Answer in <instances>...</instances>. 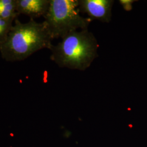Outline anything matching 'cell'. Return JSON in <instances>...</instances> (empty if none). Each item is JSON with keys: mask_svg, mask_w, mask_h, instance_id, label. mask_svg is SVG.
<instances>
[{"mask_svg": "<svg viewBox=\"0 0 147 147\" xmlns=\"http://www.w3.org/2000/svg\"><path fill=\"white\" fill-rule=\"evenodd\" d=\"M135 1L133 0H120L119 2L123 8L126 11H130L132 9V4Z\"/></svg>", "mask_w": 147, "mask_h": 147, "instance_id": "ba28073f", "label": "cell"}, {"mask_svg": "<svg viewBox=\"0 0 147 147\" xmlns=\"http://www.w3.org/2000/svg\"><path fill=\"white\" fill-rule=\"evenodd\" d=\"M50 48L51 59L59 67L84 70L97 57L99 44L88 29L69 33Z\"/></svg>", "mask_w": 147, "mask_h": 147, "instance_id": "7a4b0ae2", "label": "cell"}, {"mask_svg": "<svg viewBox=\"0 0 147 147\" xmlns=\"http://www.w3.org/2000/svg\"><path fill=\"white\" fill-rule=\"evenodd\" d=\"M50 0H16L19 16L24 14L30 19L44 16L47 13Z\"/></svg>", "mask_w": 147, "mask_h": 147, "instance_id": "5b68a950", "label": "cell"}, {"mask_svg": "<svg viewBox=\"0 0 147 147\" xmlns=\"http://www.w3.org/2000/svg\"><path fill=\"white\" fill-rule=\"evenodd\" d=\"M18 16L16 0H0V18L15 20Z\"/></svg>", "mask_w": 147, "mask_h": 147, "instance_id": "8992f818", "label": "cell"}, {"mask_svg": "<svg viewBox=\"0 0 147 147\" xmlns=\"http://www.w3.org/2000/svg\"><path fill=\"white\" fill-rule=\"evenodd\" d=\"M79 6L78 0H50L44 21L53 39L62 38L78 28H88L92 20L80 16Z\"/></svg>", "mask_w": 147, "mask_h": 147, "instance_id": "3957f363", "label": "cell"}, {"mask_svg": "<svg viewBox=\"0 0 147 147\" xmlns=\"http://www.w3.org/2000/svg\"><path fill=\"white\" fill-rule=\"evenodd\" d=\"M14 21L0 18V47L6 41Z\"/></svg>", "mask_w": 147, "mask_h": 147, "instance_id": "52a82bcc", "label": "cell"}, {"mask_svg": "<svg viewBox=\"0 0 147 147\" xmlns=\"http://www.w3.org/2000/svg\"><path fill=\"white\" fill-rule=\"evenodd\" d=\"M80 11L86 13L92 20L96 19L104 22H109L112 17L113 0H80Z\"/></svg>", "mask_w": 147, "mask_h": 147, "instance_id": "277c9868", "label": "cell"}, {"mask_svg": "<svg viewBox=\"0 0 147 147\" xmlns=\"http://www.w3.org/2000/svg\"><path fill=\"white\" fill-rule=\"evenodd\" d=\"M53 39L45 21L33 19L22 23L16 19L5 43L0 47L3 59L8 62L24 60L33 53L53 46Z\"/></svg>", "mask_w": 147, "mask_h": 147, "instance_id": "6da1fadb", "label": "cell"}]
</instances>
